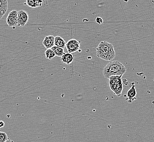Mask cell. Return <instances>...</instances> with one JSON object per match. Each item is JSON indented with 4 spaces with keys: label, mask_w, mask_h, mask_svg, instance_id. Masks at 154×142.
Here are the masks:
<instances>
[{
    "label": "cell",
    "mask_w": 154,
    "mask_h": 142,
    "mask_svg": "<svg viewBox=\"0 0 154 142\" xmlns=\"http://www.w3.org/2000/svg\"><path fill=\"white\" fill-rule=\"evenodd\" d=\"M122 77V76H112L108 78L110 89L115 95L118 96H120L122 95L123 90Z\"/></svg>",
    "instance_id": "obj_3"
},
{
    "label": "cell",
    "mask_w": 154,
    "mask_h": 142,
    "mask_svg": "<svg viewBox=\"0 0 154 142\" xmlns=\"http://www.w3.org/2000/svg\"><path fill=\"white\" fill-rule=\"evenodd\" d=\"M29 14L24 10L18 12V26L23 27L26 25L29 21Z\"/></svg>",
    "instance_id": "obj_7"
},
{
    "label": "cell",
    "mask_w": 154,
    "mask_h": 142,
    "mask_svg": "<svg viewBox=\"0 0 154 142\" xmlns=\"http://www.w3.org/2000/svg\"><path fill=\"white\" fill-rule=\"evenodd\" d=\"M7 13V11L3 10V9L0 8V20L1 19H2L3 17V16L6 14V13Z\"/></svg>",
    "instance_id": "obj_16"
},
{
    "label": "cell",
    "mask_w": 154,
    "mask_h": 142,
    "mask_svg": "<svg viewBox=\"0 0 154 142\" xmlns=\"http://www.w3.org/2000/svg\"><path fill=\"white\" fill-rule=\"evenodd\" d=\"M54 40L55 37H54L53 36H48L43 39L42 44L45 48H47V49H51L54 45Z\"/></svg>",
    "instance_id": "obj_8"
},
{
    "label": "cell",
    "mask_w": 154,
    "mask_h": 142,
    "mask_svg": "<svg viewBox=\"0 0 154 142\" xmlns=\"http://www.w3.org/2000/svg\"><path fill=\"white\" fill-rule=\"evenodd\" d=\"M96 55L105 61H112L116 57V51L113 45L106 41L101 42L96 48Z\"/></svg>",
    "instance_id": "obj_1"
},
{
    "label": "cell",
    "mask_w": 154,
    "mask_h": 142,
    "mask_svg": "<svg viewBox=\"0 0 154 142\" xmlns=\"http://www.w3.org/2000/svg\"><path fill=\"white\" fill-rule=\"evenodd\" d=\"M80 42L75 39L69 40L66 44V48L69 53H74L79 49Z\"/></svg>",
    "instance_id": "obj_5"
},
{
    "label": "cell",
    "mask_w": 154,
    "mask_h": 142,
    "mask_svg": "<svg viewBox=\"0 0 154 142\" xmlns=\"http://www.w3.org/2000/svg\"><path fill=\"white\" fill-rule=\"evenodd\" d=\"M8 139L7 133L0 131V142H5Z\"/></svg>",
    "instance_id": "obj_15"
},
{
    "label": "cell",
    "mask_w": 154,
    "mask_h": 142,
    "mask_svg": "<svg viewBox=\"0 0 154 142\" xmlns=\"http://www.w3.org/2000/svg\"><path fill=\"white\" fill-rule=\"evenodd\" d=\"M26 4L27 6H29L32 8H36L38 7L36 0H26Z\"/></svg>",
    "instance_id": "obj_14"
},
{
    "label": "cell",
    "mask_w": 154,
    "mask_h": 142,
    "mask_svg": "<svg viewBox=\"0 0 154 142\" xmlns=\"http://www.w3.org/2000/svg\"><path fill=\"white\" fill-rule=\"evenodd\" d=\"M126 72V68L118 61H111L107 64L103 69V74L106 78L112 76H122Z\"/></svg>",
    "instance_id": "obj_2"
},
{
    "label": "cell",
    "mask_w": 154,
    "mask_h": 142,
    "mask_svg": "<svg viewBox=\"0 0 154 142\" xmlns=\"http://www.w3.org/2000/svg\"><path fill=\"white\" fill-rule=\"evenodd\" d=\"M45 56L46 59L49 60L53 59L55 57V54L54 53V51L51 49H47L45 51Z\"/></svg>",
    "instance_id": "obj_12"
},
{
    "label": "cell",
    "mask_w": 154,
    "mask_h": 142,
    "mask_svg": "<svg viewBox=\"0 0 154 142\" xmlns=\"http://www.w3.org/2000/svg\"><path fill=\"white\" fill-rule=\"evenodd\" d=\"M96 22L97 24H101L103 23V19L101 17H97V18H96Z\"/></svg>",
    "instance_id": "obj_17"
},
{
    "label": "cell",
    "mask_w": 154,
    "mask_h": 142,
    "mask_svg": "<svg viewBox=\"0 0 154 142\" xmlns=\"http://www.w3.org/2000/svg\"><path fill=\"white\" fill-rule=\"evenodd\" d=\"M13 142V140H11V139H9V138H8V139H7V140H6V142Z\"/></svg>",
    "instance_id": "obj_19"
},
{
    "label": "cell",
    "mask_w": 154,
    "mask_h": 142,
    "mask_svg": "<svg viewBox=\"0 0 154 142\" xmlns=\"http://www.w3.org/2000/svg\"><path fill=\"white\" fill-rule=\"evenodd\" d=\"M61 60L63 63L67 65H69L73 61L74 56L71 53H64V54L61 56Z\"/></svg>",
    "instance_id": "obj_9"
},
{
    "label": "cell",
    "mask_w": 154,
    "mask_h": 142,
    "mask_svg": "<svg viewBox=\"0 0 154 142\" xmlns=\"http://www.w3.org/2000/svg\"><path fill=\"white\" fill-rule=\"evenodd\" d=\"M5 122L3 121H0V128L4 127Z\"/></svg>",
    "instance_id": "obj_18"
},
{
    "label": "cell",
    "mask_w": 154,
    "mask_h": 142,
    "mask_svg": "<svg viewBox=\"0 0 154 142\" xmlns=\"http://www.w3.org/2000/svg\"><path fill=\"white\" fill-rule=\"evenodd\" d=\"M8 8V0H0V8L7 12Z\"/></svg>",
    "instance_id": "obj_13"
},
{
    "label": "cell",
    "mask_w": 154,
    "mask_h": 142,
    "mask_svg": "<svg viewBox=\"0 0 154 142\" xmlns=\"http://www.w3.org/2000/svg\"><path fill=\"white\" fill-rule=\"evenodd\" d=\"M136 95L137 91L135 83L132 82L131 84L130 88L128 89L126 94L124 96L126 97V100L128 101V103H131L136 100Z\"/></svg>",
    "instance_id": "obj_6"
},
{
    "label": "cell",
    "mask_w": 154,
    "mask_h": 142,
    "mask_svg": "<svg viewBox=\"0 0 154 142\" xmlns=\"http://www.w3.org/2000/svg\"><path fill=\"white\" fill-rule=\"evenodd\" d=\"M65 41L62 39V37L60 36H57L55 37V40H54V45L57 46L58 47L62 48H64L66 47Z\"/></svg>",
    "instance_id": "obj_10"
},
{
    "label": "cell",
    "mask_w": 154,
    "mask_h": 142,
    "mask_svg": "<svg viewBox=\"0 0 154 142\" xmlns=\"http://www.w3.org/2000/svg\"><path fill=\"white\" fill-rule=\"evenodd\" d=\"M18 12L17 10H13L7 16L6 23L9 27H15L18 26Z\"/></svg>",
    "instance_id": "obj_4"
},
{
    "label": "cell",
    "mask_w": 154,
    "mask_h": 142,
    "mask_svg": "<svg viewBox=\"0 0 154 142\" xmlns=\"http://www.w3.org/2000/svg\"><path fill=\"white\" fill-rule=\"evenodd\" d=\"M54 51L55 55L58 57H61L64 54V49L62 48L58 47L55 45H54L53 47L51 48Z\"/></svg>",
    "instance_id": "obj_11"
}]
</instances>
